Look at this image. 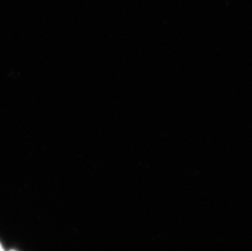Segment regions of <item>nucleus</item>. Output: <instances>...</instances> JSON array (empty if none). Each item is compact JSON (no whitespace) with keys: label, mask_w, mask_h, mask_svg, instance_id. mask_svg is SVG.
I'll return each instance as SVG.
<instances>
[{"label":"nucleus","mask_w":252,"mask_h":251,"mask_svg":"<svg viewBox=\"0 0 252 251\" xmlns=\"http://www.w3.org/2000/svg\"><path fill=\"white\" fill-rule=\"evenodd\" d=\"M0 251H5L4 249L2 248V245L0 244Z\"/></svg>","instance_id":"f257e3e1"},{"label":"nucleus","mask_w":252,"mask_h":251,"mask_svg":"<svg viewBox=\"0 0 252 251\" xmlns=\"http://www.w3.org/2000/svg\"><path fill=\"white\" fill-rule=\"evenodd\" d=\"M13 251V250H12V251Z\"/></svg>","instance_id":"f03ea898"}]
</instances>
